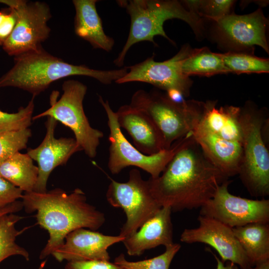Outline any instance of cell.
Wrapping results in <instances>:
<instances>
[{
    "mask_svg": "<svg viewBox=\"0 0 269 269\" xmlns=\"http://www.w3.org/2000/svg\"><path fill=\"white\" fill-rule=\"evenodd\" d=\"M227 179L193 138L174 155L159 176L147 181L158 204L177 212L201 208Z\"/></svg>",
    "mask_w": 269,
    "mask_h": 269,
    "instance_id": "6da1fadb",
    "label": "cell"
},
{
    "mask_svg": "<svg viewBox=\"0 0 269 269\" xmlns=\"http://www.w3.org/2000/svg\"><path fill=\"white\" fill-rule=\"evenodd\" d=\"M21 198L25 212H36L37 224L49 234L40 253V260L51 255L73 231L80 228L97 231L105 222L104 214L87 202L80 188L70 193L58 188L44 193L24 192Z\"/></svg>",
    "mask_w": 269,
    "mask_h": 269,
    "instance_id": "7a4b0ae2",
    "label": "cell"
},
{
    "mask_svg": "<svg viewBox=\"0 0 269 269\" xmlns=\"http://www.w3.org/2000/svg\"><path fill=\"white\" fill-rule=\"evenodd\" d=\"M14 57L13 67L0 78V88H17L31 93L34 97L52 83L67 77L87 76L109 85L128 72L126 66L120 69L102 70L72 64L51 55L42 47Z\"/></svg>",
    "mask_w": 269,
    "mask_h": 269,
    "instance_id": "3957f363",
    "label": "cell"
},
{
    "mask_svg": "<svg viewBox=\"0 0 269 269\" xmlns=\"http://www.w3.org/2000/svg\"><path fill=\"white\" fill-rule=\"evenodd\" d=\"M117 2L126 9L131 19L128 39L114 61V63L118 67L123 66L128 51L137 43L148 41L156 46L154 38L159 35L174 45L175 42L167 35L163 28L164 23L168 19L182 20L191 27L197 37H200L203 35V19L189 10L181 1L119 0Z\"/></svg>",
    "mask_w": 269,
    "mask_h": 269,
    "instance_id": "277c9868",
    "label": "cell"
},
{
    "mask_svg": "<svg viewBox=\"0 0 269 269\" xmlns=\"http://www.w3.org/2000/svg\"><path fill=\"white\" fill-rule=\"evenodd\" d=\"M267 111L252 102L241 108L239 122L242 131V156L238 175L250 195H269V152L262 134Z\"/></svg>",
    "mask_w": 269,
    "mask_h": 269,
    "instance_id": "5b68a950",
    "label": "cell"
},
{
    "mask_svg": "<svg viewBox=\"0 0 269 269\" xmlns=\"http://www.w3.org/2000/svg\"><path fill=\"white\" fill-rule=\"evenodd\" d=\"M130 105L144 112L152 120L162 135L164 149L166 150L198 126L205 103L191 100L178 104L166 94L138 90L133 95Z\"/></svg>",
    "mask_w": 269,
    "mask_h": 269,
    "instance_id": "8992f818",
    "label": "cell"
},
{
    "mask_svg": "<svg viewBox=\"0 0 269 269\" xmlns=\"http://www.w3.org/2000/svg\"><path fill=\"white\" fill-rule=\"evenodd\" d=\"M99 102L108 118L110 134L109 156L108 166L113 174H119L124 168L135 166L147 172L151 178L159 176L174 155L193 139L192 133L175 142L166 150L152 154L143 153L126 138L118 123L116 112L113 111L108 100L99 96Z\"/></svg>",
    "mask_w": 269,
    "mask_h": 269,
    "instance_id": "52a82bcc",
    "label": "cell"
},
{
    "mask_svg": "<svg viewBox=\"0 0 269 269\" xmlns=\"http://www.w3.org/2000/svg\"><path fill=\"white\" fill-rule=\"evenodd\" d=\"M63 94L57 100L58 92L54 91L50 97V107L36 115L32 120L51 117L73 132L77 143L90 158L97 155V148L104 134L89 123L83 108V100L87 87L73 79L65 81L62 85Z\"/></svg>",
    "mask_w": 269,
    "mask_h": 269,
    "instance_id": "ba28073f",
    "label": "cell"
},
{
    "mask_svg": "<svg viewBox=\"0 0 269 269\" xmlns=\"http://www.w3.org/2000/svg\"><path fill=\"white\" fill-rule=\"evenodd\" d=\"M106 197L111 206L125 213L126 221L119 234L124 239L137 231L162 207L153 196L147 180L143 179L136 169L130 171L125 182L111 179Z\"/></svg>",
    "mask_w": 269,
    "mask_h": 269,
    "instance_id": "9c48e42d",
    "label": "cell"
},
{
    "mask_svg": "<svg viewBox=\"0 0 269 269\" xmlns=\"http://www.w3.org/2000/svg\"><path fill=\"white\" fill-rule=\"evenodd\" d=\"M0 2L13 8L17 13L14 28L2 46L3 50L15 57L41 47L51 31L48 22L52 15L48 4L23 0H1Z\"/></svg>",
    "mask_w": 269,
    "mask_h": 269,
    "instance_id": "30bf717a",
    "label": "cell"
},
{
    "mask_svg": "<svg viewBox=\"0 0 269 269\" xmlns=\"http://www.w3.org/2000/svg\"><path fill=\"white\" fill-rule=\"evenodd\" d=\"M227 179L217 188L213 197L201 207L200 215L213 218L233 228L253 223H269V200H253L237 196L228 190Z\"/></svg>",
    "mask_w": 269,
    "mask_h": 269,
    "instance_id": "8fae6325",
    "label": "cell"
},
{
    "mask_svg": "<svg viewBox=\"0 0 269 269\" xmlns=\"http://www.w3.org/2000/svg\"><path fill=\"white\" fill-rule=\"evenodd\" d=\"M191 49L190 45L185 44L172 57L161 62L155 61L153 54L140 63L127 66L128 73L116 83L143 82L166 92L176 90L187 97L192 81L183 73L181 64Z\"/></svg>",
    "mask_w": 269,
    "mask_h": 269,
    "instance_id": "7c38bea8",
    "label": "cell"
},
{
    "mask_svg": "<svg viewBox=\"0 0 269 269\" xmlns=\"http://www.w3.org/2000/svg\"><path fill=\"white\" fill-rule=\"evenodd\" d=\"M218 39L235 51L261 47L268 53V20L261 8L244 15L231 13L214 21Z\"/></svg>",
    "mask_w": 269,
    "mask_h": 269,
    "instance_id": "4fadbf2b",
    "label": "cell"
},
{
    "mask_svg": "<svg viewBox=\"0 0 269 269\" xmlns=\"http://www.w3.org/2000/svg\"><path fill=\"white\" fill-rule=\"evenodd\" d=\"M198 221V227L183 231L180 241L187 244H208L218 253L223 263L231 262L241 269L252 267L232 228L213 218L201 215Z\"/></svg>",
    "mask_w": 269,
    "mask_h": 269,
    "instance_id": "5bb4252c",
    "label": "cell"
},
{
    "mask_svg": "<svg viewBox=\"0 0 269 269\" xmlns=\"http://www.w3.org/2000/svg\"><path fill=\"white\" fill-rule=\"evenodd\" d=\"M57 123L53 118L47 117L43 140L37 147L29 148L27 151L38 164V177L33 191L36 192H46L47 181L52 171L56 167L65 164L74 153L82 151L74 138L55 137Z\"/></svg>",
    "mask_w": 269,
    "mask_h": 269,
    "instance_id": "9a60e30c",
    "label": "cell"
},
{
    "mask_svg": "<svg viewBox=\"0 0 269 269\" xmlns=\"http://www.w3.org/2000/svg\"><path fill=\"white\" fill-rule=\"evenodd\" d=\"M124 238L107 235L94 230L80 228L69 233L64 243L51 255L59 262L64 261H110L108 248L122 242Z\"/></svg>",
    "mask_w": 269,
    "mask_h": 269,
    "instance_id": "2e32d148",
    "label": "cell"
},
{
    "mask_svg": "<svg viewBox=\"0 0 269 269\" xmlns=\"http://www.w3.org/2000/svg\"><path fill=\"white\" fill-rule=\"evenodd\" d=\"M192 134L204 155L224 176L229 178L238 174L242 156L241 143L225 139L199 124Z\"/></svg>",
    "mask_w": 269,
    "mask_h": 269,
    "instance_id": "e0dca14e",
    "label": "cell"
},
{
    "mask_svg": "<svg viewBox=\"0 0 269 269\" xmlns=\"http://www.w3.org/2000/svg\"><path fill=\"white\" fill-rule=\"evenodd\" d=\"M116 114L120 128L128 132L140 151L152 155L165 150L160 132L144 112L131 105H125L119 108Z\"/></svg>",
    "mask_w": 269,
    "mask_h": 269,
    "instance_id": "ac0fdd59",
    "label": "cell"
},
{
    "mask_svg": "<svg viewBox=\"0 0 269 269\" xmlns=\"http://www.w3.org/2000/svg\"><path fill=\"white\" fill-rule=\"evenodd\" d=\"M171 209L162 207L152 218L145 222L135 233L122 242L130 256H140L148 250L163 245H172L173 226Z\"/></svg>",
    "mask_w": 269,
    "mask_h": 269,
    "instance_id": "d6986e66",
    "label": "cell"
},
{
    "mask_svg": "<svg viewBox=\"0 0 269 269\" xmlns=\"http://www.w3.org/2000/svg\"><path fill=\"white\" fill-rule=\"evenodd\" d=\"M97 0H74L75 9L74 31L95 49L111 51L114 39L104 32L102 21L96 8Z\"/></svg>",
    "mask_w": 269,
    "mask_h": 269,
    "instance_id": "ffe728a7",
    "label": "cell"
},
{
    "mask_svg": "<svg viewBox=\"0 0 269 269\" xmlns=\"http://www.w3.org/2000/svg\"><path fill=\"white\" fill-rule=\"evenodd\" d=\"M216 101L205 102L199 124L210 132L228 140L242 142L239 122L241 107L224 106L216 107Z\"/></svg>",
    "mask_w": 269,
    "mask_h": 269,
    "instance_id": "44dd1931",
    "label": "cell"
},
{
    "mask_svg": "<svg viewBox=\"0 0 269 269\" xmlns=\"http://www.w3.org/2000/svg\"><path fill=\"white\" fill-rule=\"evenodd\" d=\"M232 230L252 267L269 260V223H250Z\"/></svg>",
    "mask_w": 269,
    "mask_h": 269,
    "instance_id": "7402d4cb",
    "label": "cell"
},
{
    "mask_svg": "<svg viewBox=\"0 0 269 269\" xmlns=\"http://www.w3.org/2000/svg\"><path fill=\"white\" fill-rule=\"evenodd\" d=\"M38 174L37 166L27 153L18 152L0 163V176L24 192L33 191Z\"/></svg>",
    "mask_w": 269,
    "mask_h": 269,
    "instance_id": "603a6c76",
    "label": "cell"
},
{
    "mask_svg": "<svg viewBox=\"0 0 269 269\" xmlns=\"http://www.w3.org/2000/svg\"><path fill=\"white\" fill-rule=\"evenodd\" d=\"M181 70L189 77L193 75L209 77L229 73L221 53L213 52L206 47L191 48L182 61Z\"/></svg>",
    "mask_w": 269,
    "mask_h": 269,
    "instance_id": "cb8c5ba5",
    "label": "cell"
},
{
    "mask_svg": "<svg viewBox=\"0 0 269 269\" xmlns=\"http://www.w3.org/2000/svg\"><path fill=\"white\" fill-rule=\"evenodd\" d=\"M22 218L10 213L0 219V263L13 256H20L27 261L30 260L27 251L16 242L17 237L22 232L16 228V224Z\"/></svg>",
    "mask_w": 269,
    "mask_h": 269,
    "instance_id": "d4e9b609",
    "label": "cell"
},
{
    "mask_svg": "<svg viewBox=\"0 0 269 269\" xmlns=\"http://www.w3.org/2000/svg\"><path fill=\"white\" fill-rule=\"evenodd\" d=\"M221 56L229 73L241 74L269 72V59L259 57L242 51H230L221 53Z\"/></svg>",
    "mask_w": 269,
    "mask_h": 269,
    "instance_id": "484cf974",
    "label": "cell"
},
{
    "mask_svg": "<svg viewBox=\"0 0 269 269\" xmlns=\"http://www.w3.org/2000/svg\"><path fill=\"white\" fill-rule=\"evenodd\" d=\"M180 248L179 244L173 243L165 247V252L156 257L135 262L127 260L125 255L121 254L115 259L114 263L124 269H169Z\"/></svg>",
    "mask_w": 269,
    "mask_h": 269,
    "instance_id": "4316f807",
    "label": "cell"
},
{
    "mask_svg": "<svg viewBox=\"0 0 269 269\" xmlns=\"http://www.w3.org/2000/svg\"><path fill=\"white\" fill-rule=\"evenodd\" d=\"M31 134L29 128L0 133V163L26 148Z\"/></svg>",
    "mask_w": 269,
    "mask_h": 269,
    "instance_id": "83f0119b",
    "label": "cell"
},
{
    "mask_svg": "<svg viewBox=\"0 0 269 269\" xmlns=\"http://www.w3.org/2000/svg\"><path fill=\"white\" fill-rule=\"evenodd\" d=\"M32 97L26 107H20L14 113H8L0 109V133L28 128L31 124L34 109Z\"/></svg>",
    "mask_w": 269,
    "mask_h": 269,
    "instance_id": "f1b7e54d",
    "label": "cell"
},
{
    "mask_svg": "<svg viewBox=\"0 0 269 269\" xmlns=\"http://www.w3.org/2000/svg\"><path fill=\"white\" fill-rule=\"evenodd\" d=\"M235 2L232 0H197L195 12L202 19L214 21L231 14Z\"/></svg>",
    "mask_w": 269,
    "mask_h": 269,
    "instance_id": "f546056e",
    "label": "cell"
},
{
    "mask_svg": "<svg viewBox=\"0 0 269 269\" xmlns=\"http://www.w3.org/2000/svg\"><path fill=\"white\" fill-rule=\"evenodd\" d=\"M23 191L0 176V208L21 198Z\"/></svg>",
    "mask_w": 269,
    "mask_h": 269,
    "instance_id": "4dcf8cb0",
    "label": "cell"
},
{
    "mask_svg": "<svg viewBox=\"0 0 269 269\" xmlns=\"http://www.w3.org/2000/svg\"><path fill=\"white\" fill-rule=\"evenodd\" d=\"M64 269H124L114 263L105 261L67 262Z\"/></svg>",
    "mask_w": 269,
    "mask_h": 269,
    "instance_id": "1f68e13d",
    "label": "cell"
},
{
    "mask_svg": "<svg viewBox=\"0 0 269 269\" xmlns=\"http://www.w3.org/2000/svg\"><path fill=\"white\" fill-rule=\"evenodd\" d=\"M9 11L0 23V46H2L11 34L17 20L16 10L9 7Z\"/></svg>",
    "mask_w": 269,
    "mask_h": 269,
    "instance_id": "d6a6232c",
    "label": "cell"
},
{
    "mask_svg": "<svg viewBox=\"0 0 269 269\" xmlns=\"http://www.w3.org/2000/svg\"><path fill=\"white\" fill-rule=\"evenodd\" d=\"M23 208L22 201L17 200L3 208H0V219L4 215L15 213L20 211Z\"/></svg>",
    "mask_w": 269,
    "mask_h": 269,
    "instance_id": "836d02e7",
    "label": "cell"
},
{
    "mask_svg": "<svg viewBox=\"0 0 269 269\" xmlns=\"http://www.w3.org/2000/svg\"><path fill=\"white\" fill-rule=\"evenodd\" d=\"M166 92V95L167 97L175 103L182 104L186 101L184 99L185 96L184 95L178 90H170Z\"/></svg>",
    "mask_w": 269,
    "mask_h": 269,
    "instance_id": "e575fe53",
    "label": "cell"
},
{
    "mask_svg": "<svg viewBox=\"0 0 269 269\" xmlns=\"http://www.w3.org/2000/svg\"><path fill=\"white\" fill-rule=\"evenodd\" d=\"M213 255L217 261L216 269H239L238 266L231 262H229L225 265L224 263L222 262L216 255L214 254Z\"/></svg>",
    "mask_w": 269,
    "mask_h": 269,
    "instance_id": "d590c367",
    "label": "cell"
},
{
    "mask_svg": "<svg viewBox=\"0 0 269 269\" xmlns=\"http://www.w3.org/2000/svg\"><path fill=\"white\" fill-rule=\"evenodd\" d=\"M247 269H269V260L258 263Z\"/></svg>",
    "mask_w": 269,
    "mask_h": 269,
    "instance_id": "8d00e7d4",
    "label": "cell"
},
{
    "mask_svg": "<svg viewBox=\"0 0 269 269\" xmlns=\"http://www.w3.org/2000/svg\"><path fill=\"white\" fill-rule=\"evenodd\" d=\"M9 11V9L0 10V23L5 18Z\"/></svg>",
    "mask_w": 269,
    "mask_h": 269,
    "instance_id": "74e56055",
    "label": "cell"
},
{
    "mask_svg": "<svg viewBox=\"0 0 269 269\" xmlns=\"http://www.w3.org/2000/svg\"><path fill=\"white\" fill-rule=\"evenodd\" d=\"M47 262V260H43L39 265L38 269H44L46 264Z\"/></svg>",
    "mask_w": 269,
    "mask_h": 269,
    "instance_id": "f35d334b",
    "label": "cell"
}]
</instances>
